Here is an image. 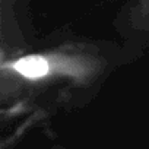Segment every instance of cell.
<instances>
[{
	"label": "cell",
	"mask_w": 149,
	"mask_h": 149,
	"mask_svg": "<svg viewBox=\"0 0 149 149\" xmlns=\"http://www.w3.org/2000/svg\"><path fill=\"white\" fill-rule=\"evenodd\" d=\"M15 70H18L21 74L29 78V79H38L44 74H47L48 72V64L42 57L38 56H31V57H25L18 60L13 64Z\"/></svg>",
	"instance_id": "1"
}]
</instances>
